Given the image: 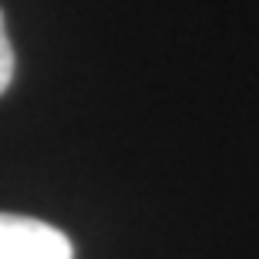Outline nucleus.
Segmentation results:
<instances>
[{"label": "nucleus", "instance_id": "nucleus-1", "mask_svg": "<svg viewBox=\"0 0 259 259\" xmlns=\"http://www.w3.org/2000/svg\"><path fill=\"white\" fill-rule=\"evenodd\" d=\"M0 259H74V246L48 222L0 212Z\"/></svg>", "mask_w": 259, "mask_h": 259}, {"label": "nucleus", "instance_id": "nucleus-2", "mask_svg": "<svg viewBox=\"0 0 259 259\" xmlns=\"http://www.w3.org/2000/svg\"><path fill=\"white\" fill-rule=\"evenodd\" d=\"M14 81V48L7 40V30H4V14H0V95L10 88Z\"/></svg>", "mask_w": 259, "mask_h": 259}]
</instances>
